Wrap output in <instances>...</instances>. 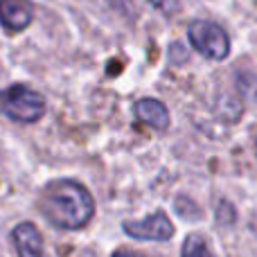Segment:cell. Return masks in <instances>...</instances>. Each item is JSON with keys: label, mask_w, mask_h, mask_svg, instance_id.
Wrapping results in <instances>:
<instances>
[{"label": "cell", "mask_w": 257, "mask_h": 257, "mask_svg": "<svg viewBox=\"0 0 257 257\" xmlns=\"http://www.w3.org/2000/svg\"><path fill=\"white\" fill-rule=\"evenodd\" d=\"M39 210L59 230H81L95 214V199L79 181L57 178L41 190Z\"/></svg>", "instance_id": "6da1fadb"}, {"label": "cell", "mask_w": 257, "mask_h": 257, "mask_svg": "<svg viewBox=\"0 0 257 257\" xmlns=\"http://www.w3.org/2000/svg\"><path fill=\"white\" fill-rule=\"evenodd\" d=\"M0 113L21 124H34L45 115V99L25 84H14L0 90Z\"/></svg>", "instance_id": "7a4b0ae2"}, {"label": "cell", "mask_w": 257, "mask_h": 257, "mask_svg": "<svg viewBox=\"0 0 257 257\" xmlns=\"http://www.w3.org/2000/svg\"><path fill=\"white\" fill-rule=\"evenodd\" d=\"M187 39L196 52L212 61H223L230 52V36L212 21H192L187 27Z\"/></svg>", "instance_id": "3957f363"}, {"label": "cell", "mask_w": 257, "mask_h": 257, "mask_svg": "<svg viewBox=\"0 0 257 257\" xmlns=\"http://www.w3.org/2000/svg\"><path fill=\"white\" fill-rule=\"evenodd\" d=\"M122 230L126 232L133 239H142V241H169L174 237V223L169 221V217L158 210L151 212L149 217L138 219V221H124Z\"/></svg>", "instance_id": "277c9868"}, {"label": "cell", "mask_w": 257, "mask_h": 257, "mask_svg": "<svg viewBox=\"0 0 257 257\" xmlns=\"http://www.w3.org/2000/svg\"><path fill=\"white\" fill-rule=\"evenodd\" d=\"M12 241L18 257H45V244L41 230L32 221H21L12 230Z\"/></svg>", "instance_id": "5b68a950"}, {"label": "cell", "mask_w": 257, "mask_h": 257, "mask_svg": "<svg viewBox=\"0 0 257 257\" xmlns=\"http://www.w3.org/2000/svg\"><path fill=\"white\" fill-rule=\"evenodd\" d=\"M34 21L30 0H0V25L7 32H23Z\"/></svg>", "instance_id": "8992f818"}, {"label": "cell", "mask_w": 257, "mask_h": 257, "mask_svg": "<svg viewBox=\"0 0 257 257\" xmlns=\"http://www.w3.org/2000/svg\"><path fill=\"white\" fill-rule=\"evenodd\" d=\"M133 113H136V117L142 122V124L156 128V131H167L169 128V111L167 106H165L163 102H158V99L154 97H142L136 102V106H133Z\"/></svg>", "instance_id": "52a82bcc"}, {"label": "cell", "mask_w": 257, "mask_h": 257, "mask_svg": "<svg viewBox=\"0 0 257 257\" xmlns=\"http://www.w3.org/2000/svg\"><path fill=\"white\" fill-rule=\"evenodd\" d=\"M181 257H212V250L201 235H187L183 241Z\"/></svg>", "instance_id": "ba28073f"}, {"label": "cell", "mask_w": 257, "mask_h": 257, "mask_svg": "<svg viewBox=\"0 0 257 257\" xmlns=\"http://www.w3.org/2000/svg\"><path fill=\"white\" fill-rule=\"evenodd\" d=\"M158 12H163L165 16H174L181 12V0H149Z\"/></svg>", "instance_id": "9c48e42d"}, {"label": "cell", "mask_w": 257, "mask_h": 257, "mask_svg": "<svg viewBox=\"0 0 257 257\" xmlns=\"http://www.w3.org/2000/svg\"><path fill=\"white\" fill-rule=\"evenodd\" d=\"M108 5H111L115 12H120V14H124V16H131L133 14V5H131V0H106Z\"/></svg>", "instance_id": "30bf717a"}, {"label": "cell", "mask_w": 257, "mask_h": 257, "mask_svg": "<svg viewBox=\"0 0 257 257\" xmlns=\"http://www.w3.org/2000/svg\"><path fill=\"white\" fill-rule=\"evenodd\" d=\"M111 257H145V255H140V253H136V250H126V248H120V250H115Z\"/></svg>", "instance_id": "8fae6325"}]
</instances>
